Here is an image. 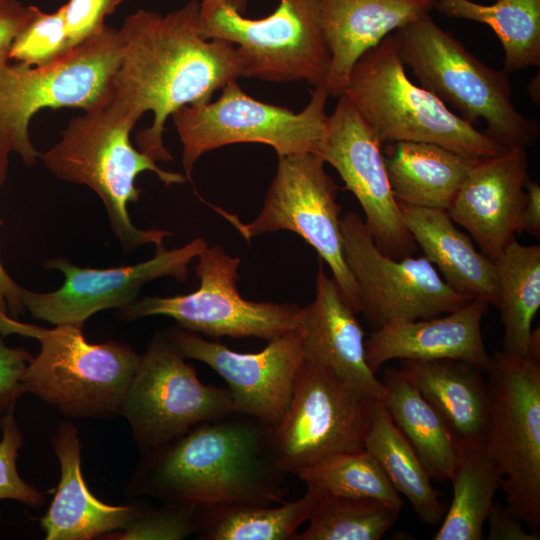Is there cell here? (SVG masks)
<instances>
[{
    "label": "cell",
    "mask_w": 540,
    "mask_h": 540,
    "mask_svg": "<svg viewBox=\"0 0 540 540\" xmlns=\"http://www.w3.org/2000/svg\"><path fill=\"white\" fill-rule=\"evenodd\" d=\"M198 0H189L166 15L139 9L119 29L121 57L111 101L136 123L147 111L152 125L136 135L139 150L155 161H169L164 125L186 105L211 101L215 91L244 77L238 48L205 39L199 30Z\"/></svg>",
    "instance_id": "1"
},
{
    "label": "cell",
    "mask_w": 540,
    "mask_h": 540,
    "mask_svg": "<svg viewBox=\"0 0 540 540\" xmlns=\"http://www.w3.org/2000/svg\"><path fill=\"white\" fill-rule=\"evenodd\" d=\"M268 431L237 412L202 422L143 454L130 489L165 502L204 506L281 504L289 493L288 474L273 458Z\"/></svg>",
    "instance_id": "2"
},
{
    "label": "cell",
    "mask_w": 540,
    "mask_h": 540,
    "mask_svg": "<svg viewBox=\"0 0 540 540\" xmlns=\"http://www.w3.org/2000/svg\"><path fill=\"white\" fill-rule=\"evenodd\" d=\"M135 124L109 99L71 119L60 141L39 154L54 176L87 186L98 195L111 229L126 253L145 244L157 245L171 235L167 230L139 229L133 224L127 206L140 198L136 177L150 171L166 186L186 181L181 173L160 168L151 156L134 148L129 136Z\"/></svg>",
    "instance_id": "3"
},
{
    "label": "cell",
    "mask_w": 540,
    "mask_h": 540,
    "mask_svg": "<svg viewBox=\"0 0 540 540\" xmlns=\"http://www.w3.org/2000/svg\"><path fill=\"white\" fill-rule=\"evenodd\" d=\"M393 36L404 65L421 86L459 117L474 127L484 120V132L505 150L535 144L539 124L517 110L505 71L481 62L429 14Z\"/></svg>",
    "instance_id": "4"
},
{
    "label": "cell",
    "mask_w": 540,
    "mask_h": 540,
    "mask_svg": "<svg viewBox=\"0 0 540 540\" xmlns=\"http://www.w3.org/2000/svg\"><path fill=\"white\" fill-rule=\"evenodd\" d=\"M343 94L380 143L427 142L484 158L505 149L407 76L393 34L354 65Z\"/></svg>",
    "instance_id": "5"
},
{
    "label": "cell",
    "mask_w": 540,
    "mask_h": 540,
    "mask_svg": "<svg viewBox=\"0 0 540 540\" xmlns=\"http://www.w3.org/2000/svg\"><path fill=\"white\" fill-rule=\"evenodd\" d=\"M119 29L104 25L58 59L41 66L22 63L0 68V139L25 165L39 153L29 137L31 118L46 108L84 111L106 103L121 57Z\"/></svg>",
    "instance_id": "6"
},
{
    "label": "cell",
    "mask_w": 540,
    "mask_h": 540,
    "mask_svg": "<svg viewBox=\"0 0 540 540\" xmlns=\"http://www.w3.org/2000/svg\"><path fill=\"white\" fill-rule=\"evenodd\" d=\"M268 16L251 19L229 0H200L199 30L205 39L235 45L244 77L269 82L326 84L330 54L320 24L318 0H278Z\"/></svg>",
    "instance_id": "7"
},
{
    "label": "cell",
    "mask_w": 540,
    "mask_h": 540,
    "mask_svg": "<svg viewBox=\"0 0 540 540\" xmlns=\"http://www.w3.org/2000/svg\"><path fill=\"white\" fill-rule=\"evenodd\" d=\"M221 90L215 101L186 105L171 115L182 143V163L188 178L203 154L229 144H266L278 156L319 153L326 133L329 97L324 86L314 87L308 104L299 112L249 96L237 80Z\"/></svg>",
    "instance_id": "8"
},
{
    "label": "cell",
    "mask_w": 540,
    "mask_h": 540,
    "mask_svg": "<svg viewBox=\"0 0 540 540\" xmlns=\"http://www.w3.org/2000/svg\"><path fill=\"white\" fill-rule=\"evenodd\" d=\"M490 423L484 444L503 481L506 505L540 528V360L504 349L491 356Z\"/></svg>",
    "instance_id": "9"
},
{
    "label": "cell",
    "mask_w": 540,
    "mask_h": 540,
    "mask_svg": "<svg viewBox=\"0 0 540 540\" xmlns=\"http://www.w3.org/2000/svg\"><path fill=\"white\" fill-rule=\"evenodd\" d=\"M40 351L27 364L25 392L74 418L119 415L140 361L128 344L88 342L82 327L59 324L39 337Z\"/></svg>",
    "instance_id": "10"
},
{
    "label": "cell",
    "mask_w": 540,
    "mask_h": 540,
    "mask_svg": "<svg viewBox=\"0 0 540 540\" xmlns=\"http://www.w3.org/2000/svg\"><path fill=\"white\" fill-rule=\"evenodd\" d=\"M377 400L303 359L289 404L268 431L277 466L297 475L322 458L363 449Z\"/></svg>",
    "instance_id": "11"
},
{
    "label": "cell",
    "mask_w": 540,
    "mask_h": 540,
    "mask_svg": "<svg viewBox=\"0 0 540 540\" xmlns=\"http://www.w3.org/2000/svg\"><path fill=\"white\" fill-rule=\"evenodd\" d=\"M316 153L278 156V165L263 207L250 223L218 207L220 213L246 239L287 230L301 236L329 266L332 277L356 313L361 311L359 287L343 250L338 186Z\"/></svg>",
    "instance_id": "12"
},
{
    "label": "cell",
    "mask_w": 540,
    "mask_h": 540,
    "mask_svg": "<svg viewBox=\"0 0 540 540\" xmlns=\"http://www.w3.org/2000/svg\"><path fill=\"white\" fill-rule=\"evenodd\" d=\"M185 360L166 334L155 336L140 355L119 415L128 421L143 454L234 412L229 390L202 383Z\"/></svg>",
    "instance_id": "13"
},
{
    "label": "cell",
    "mask_w": 540,
    "mask_h": 540,
    "mask_svg": "<svg viewBox=\"0 0 540 540\" xmlns=\"http://www.w3.org/2000/svg\"><path fill=\"white\" fill-rule=\"evenodd\" d=\"M199 288L186 295L147 296L121 309L135 320L154 315L173 318L181 328L212 338L256 337L271 340L296 330L300 307L293 303L256 302L237 289L240 259L221 245L206 247L198 256Z\"/></svg>",
    "instance_id": "14"
},
{
    "label": "cell",
    "mask_w": 540,
    "mask_h": 540,
    "mask_svg": "<svg viewBox=\"0 0 540 540\" xmlns=\"http://www.w3.org/2000/svg\"><path fill=\"white\" fill-rule=\"evenodd\" d=\"M340 227L344 257L360 290V312L375 329L443 315L474 300L453 290L425 257L385 255L357 213L347 212Z\"/></svg>",
    "instance_id": "15"
},
{
    "label": "cell",
    "mask_w": 540,
    "mask_h": 540,
    "mask_svg": "<svg viewBox=\"0 0 540 540\" xmlns=\"http://www.w3.org/2000/svg\"><path fill=\"white\" fill-rule=\"evenodd\" d=\"M381 143L344 94L327 115L326 133L318 155L339 174L359 202L364 224L377 247L399 259L416 249L392 191Z\"/></svg>",
    "instance_id": "16"
},
{
    "label": "cell",
    "mask_w": 540,
    "mask_h": 540,
    "mask_svg": "<svg viewBox=\"0 0 540 540\" xmlns=\"http://www.w3.org/2000/svg\"><path fill=\"white\" fill-rule=\"evenodd\" d=\"M203 238L167 250L155 245V255L144 262L114 268H87L65 258L44 263L47 269L60 271L63 284L51 292L39 293L21 289L24 308L39 320L52 325L83 326L93 314L111 308L123 309L136 300L144 284L162 277L186 280L190 262L207 247Z\"/></svg>",
    "instance_id": "17"
},
{
    "label": "cell",
    "mask_w": 540,
    "mask_h": 540,
    "mask_svg": "<svg viewBox=\"0 0 540 540\" xmlns=\"http://www.w3.org/2000/svg\"><path fill=\"white\" fill-rule=\"evenodd\" d=\"M166 335L186 359L207 364L225 380L234 412L268 427L281 419L304 359L297 330L269 340L264 349L254 353L234 351L181 327Z\"/></svg>",
    "instance_id": "18"
},
{
    "label": "cell",
    "mask_w": 540,
    "mask_h": 540,
    "mask_svg": "<svg viewBox=\"0 0 540 540\" xmlns=\"http://www.w3.org/2000/svg\"><path fill=\"white\" fill-rule=\"evenodd\" d=\"M528 179L524 148L479 158L447 210L454 223L468 231L492 262L515 240Z\"/></svg>",
    "instance_id": "19"
},
{
    "label": "cell",
    "mask_w": 540,
    "mask_h": 540,
    "mask_svg": "<svg viewBox=\"0 0 540 540\" xmlns=\"http://www.w3.org/2000/svg\"><path fill=\"white\" fill-rule=\"evenodd\" d=\"M296 330L304 359L333 371L360 391L383 400L385 386L368 366L364 331L339 285L319 260L315 298L300 308Z\"/></svg>",
    "instance_id": "20"
},
{
    "label": "cell",
    "mask_w": 540,
    "mask_h": 540,
    "mask_svg": "<svg viewBox=\"0 0 540 540\" xmlns=\"http://www.w3.org/2000/svg\"><path fill=\"white\" fill-rule=\"evenodd\" d=\"M487 305L474 299L444 316L396 321L375 329L365 342L369 368L376 373L393 359L458 360L487 372L491 356L481 329Z\"/></svg>",
    "instance_id": "21"
},
{
    "label": "cell",
    "mask_w": 540,
    "mask_h": 540,
    "mask_svg": "<svg viewBox=\"0 0 540 540\" xmlns=\"http://www.w3.org/2000/svg\"><path fill=\"white\" fill-rule=\"evenodd\" d=\"M436 0H318L330 54L325 88L340 96L356 62L393 31L422 17Z\"/></svg>",
    "instance_id": "22"
},
{
    "label": "cell",
    "mask_w": 540,
    "mask_h": 540,
    "mask_svg": "<svg viewBox=\"0 0 540 540\" xmlns=\"http://www.w3.org/2000/svg\"><path fill=\"white\" fill-rule=\"evenodd\" d=\"M60 464V481L41 518L46 540H90L123 530L138 514L134 505H110L97 499L81 471L78 431L62 422L52 439Z\"/></svg>",
    "instance_id": "23"
},
{
    "label": "cell",
    "mask_w": 540,
    "mask_h": 540,
    "mask_svg": "<svg viewBox=\"0 0 540 540\" xmlns=\"http://www.w3.org/2000/svg\"><path fill=\"white\" fill-rule=\"evenodd\" d=\"M401 361L400 370L440 416L457 446H484L490 397L482 371L458 360Z\"/></svg>",
    "instance_id": "24"
},
{
    "label": "cell",
    "mask_w": 540,
    "mask_h": 540,
    "mask_svg": "<svg viewBox=\"0 0 540 540\" xmlns=\"http://www.w3.org/2000/svg\"><path fill=\"white\" fill-rule=\"evenodd\" d=\"M404 223L425 257L456 292L495 307L494 263L460 231L447 211L399 202Z\"/></svg>",
    "instance_id": "25"
},
{
    "label": "cell",
    "mask_w": 540,
    "mask_h": 540,
    "mask_svg": "<svg viewBox=\"0 0 540 540\" xmlns=\"http://www.w3.org/2000/svg\"><path fill=\"white\" fill-rule=\"evenodd\" d=\"M479 158L427 142H394L384 162L398 202L447 211Z\"/></svg>",
    "instance_id": "26"
},
{
    "label": "cell",
    "mask_w": 540,
    "mask_h": 540,
    "mask_svg": "<svg viewBox=\"0 0 540 540\" xmlns=\"http://www.w3.org/2000/svg\"><path fill=\"white\" fill-rule=\"evenodd\" d=\"M384 406L395 427L411 445L430 477L450 480L459 456L449 429L399 369L385 371Z\"/></svg>",
    "instance_id": "27"
},
{
    "label": "cell",
    "mask_w": 540,
    "mask_h": 540,
    "mask_svg": "<svg viewBox=\"0 0 540 540\" xmlns=\"http://www.w3.org/2000/svg\"><path fill=\"white\" fill-rule=\"evenodd\" d=\"M388 480L413 507L420 522L439 524L446 506L439 500L440 492L431 484V477L414 449L395 427L384 403L377 400L364 442Z\"/></svg>",
    "instance_id": "28"
},
{
    "label": "cell",
    "mask_w": 540,
    "mask_h": 540,
    "mask_svg": "<svg viewBox=\"0 0 540 540\" xmlns=\"http://www.w3.org/2000/svg\"><path fill=\"white\" fill-rule=\"evenodd\" d=\"M504 350L528 355L532 323L540 307V246L513 240L493 262Z\"/></svg>",
    "instance_id": "29"
},
{
    "label": "cell",
    "mask_w": 540,
    "mask_h": 540,
    "mask_svg": "<svg viewBox=\"0 0 540 540\" xmlns=\"http://www.w3.org/2000/svg\"><path fill=\"white\" fill-rule=\"evenodd\" d=\"M453 497L433 540H482L502 475L484 446L459 448L450 479Z\"/></svg>",
    "instance_id": "30"
},
{
    "label": "cell",
    "mask_w": 540,
    "mask_h": 540,
    "mask_svg": "<svg viewBox=\"0 0 540 540\" xmlns=\"http://www.w3.org/2000/svg\"><path fill=\"white\" fill-rule=\"evenodd\" d=\"M438 12L491 27L504 50V69L512 73L540 65V0H436Z\"/></svg>",
    "instance_id": "31"
},
{
    "label": "cell",
    "mask_w": 540,
    "mask_h": 540,
    "mask_svg": "<svg viewBox=\"0 0 540 540\" xmlns=\"http://www.w3.org/2000/svg\"><path fill=\"white\" fill-rule=\"evenodd\" d=\"M320 490L306 493L277 507L251 503L205 506L199 531L205 540H297L299 526L308 520Z\"/></svg>",
    "instance_id": "32"
},
{
    "label": "cell",
    "mask_w": 540,
    "mask_h": 540,
    "mask_svg": "<svg viewBox=\"0 0 540 540\" xmlns=\"http://www.w3.org/2000/svg\"><path fill=\"white\" fill-rule=\"evenodd\" d=\"M400 512V506L390 503L320 490L309 525L297 540H379L395 524Z\"/></svg>",
    "instance_id": "33"
},
{
    "label": "cell",
    "mask_w": 540,
    "mask_h": 540,
    "mask_svg": "<svg viewBox=\"0 0 540 540\" xmlns=\"http://www.w3.org/2000/svg\"><path fill=\"white\" fill-rule=\"evenodd\" d=\"M297 476L307 487L334 495L374 499L400 507L403 504L377 461L364 448L322 458Z\"/></svg>",
    "instance_id": "34"
},
{
    "label": "cell",
    "mask_w": 540,
    "mask_h": 540,
    "mask_svg": "<svg viewBox=\"0 0 540 540\" xmlns=\"http://www.w3.org/2000/svg\"><path fill=\"white\" fill-rule=\"evenodd\" d=\"M205 506L189 502H166L156 510H141L123 529L106 535L117 540H181L199 532Z\"/></svg>",
    "instance_id": "35"
},
{
    "label": "cell",
    "mask_w": 540,
    "mask_h": 540,
    "mask_svg": "<svg viewBox=\"0 0 540 540\" xmlns=\"http://www.w3.org/2000/svg\"><path fill=\"white\" fill-rule=\"evenodd\" d=\"M71 48L63 6L52 13L37 7L33 17L14 39L9 60L41 66L58 59Z\"/></svg>",
    "instance_id": "36"
},
{
    "label": "cell",
    "mask_w": 540,
    "mask_h": 540,
    "mask_svg": "<svg viewBox=\"0 0 540 540\" xmlns=\"http://www.w3.org/2000/svg\"><path fill=\"white\" fill-rule=\"evenodd\" d=\"M0 501L17 500L32 508L45 504V495L26 483L19 475L16 461L23 445V436L14 415V408L0 418Z\"/></svg>",
    "instance_id": "37"
},
{
    "label": "cell",
    "mask_w": 540,
    "mask_h": 540,
    "mask_svg": "<svg viewBox=\"0 0 540 540\" xmlns=\"http://www.w3.org/2000/svg\"><path fill=\"white\" fill-rule=\"evenodd\" d=\"M123 0H68L63 6L65 27L71 47L90 38L105 25Z\"/></svg>",
    "instance_id": "38"
},
{
    "label": "cell",
    "mask_w": 540,
    "mask_h": 540,
    "mask_svg": "<svg viewBox=\"0 0 540 540\" xmlns=\"http://www.w3.org/2000/svg\"><path fill=\"white\" fill-rule=\"evenodd\" d=\"M31 354L23 348H12L0 337V416L15 408L25 393L21 378Z\"/></svg>",
    "instance_id": "39"
},
{
    "label": "cell",
    "mask_w": 540,
    "mask_h": 540,
    "mask_svg": "<svg viewBox=\"0 0 540 540\" xmlns=\"http://www.w3.org/2000/svg\"><path fill=\"white\" fill-rule=\"evenodd\" d=\"M37 6L24 5L18 0L0 4V68L9 63L12 43L35 14Z\"/></svg>",
    "instance_id": "40"
},
{
    "label": "cell",
    "mask_w": 540,
    "mask_h": 540,
    "mask_svg": "<svg viewBox=\"0 0 540 540\" xmlns=\"http://www.w3.org/2000/svg\"><path fill=\"white\" fill-rule=\"evenodd\" d=\"M488 540H539V532L526 530L524 522L507 506L493 503L487 520Z\"/></svg>",
    "instance_id": "41"
},
{
    "label": "cell",
    "mask_w": 540,
    "mask_h": 540,
    "mask_svg": "<svg viewBox=\"0 0 540 540\" xmlns=\"http://www.w3.org/2000/svg\"><path fill=\"white\" fill-rule=\"evenodd\" d=\"M10 148L0 139V188L4 183L8 154ZM21 289L13 279L7 274L0 262V310L5 313H10L13 317H17L25 310L21 300Z\"/></svg>",
    "instance_id": "42"
},
{
    "label": "cell",
    "mask_w": 540,
    "mask_h": 540,
    "mask_svg": "<svg viewBox=\"0 0 540 540\" xmlns=\"http://www.w3.org/2000/svg\"><path fill=\"white\" fill-rule=\"evenodd\" d=\"M526 199L521 212L518 232L540 236V186L536 181L527 180Z\"/></svg>",
    "instance_id": "43"
},
{
    "label": "cell",
    "mask_w": 540,
    "mask_h": 540,
    "mask_svg": "<svg viewBox=\"0 0 540 540\" xmlns=\"http://www.w3.org/2000/svg\"><path fill=\"white\" fill-rule=\"evenodd\" d=\"M45 329L46 328L36 325L20 322L0 310V334L2 336L16 334L23 337L39 339Z\"/></svg>",
    "instance_id": "44"
},
{
    "label": "cell",
    "mask_w": 540,
    "mask_h": 540,
    "mask_svg": "<svg viewBox=\"0 0 540 540\" xmlns=\"http://www.w3.org/2000/svg\"><path fill=\"white\" fill-rule=\"evenodd\" d=\"M6 1H9V0H0V4L4 3Z\"/></svg>",
    "instance_id": "45"
}]
</instances>
